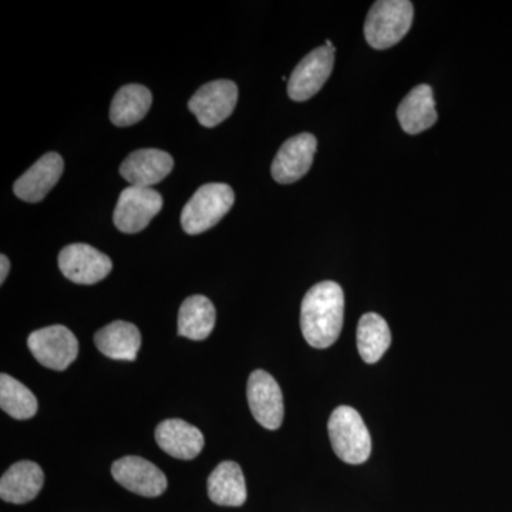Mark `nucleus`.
<instances>
[{
	"mask_svg": "<svg viewBox=\"0 0 512 512\" xmlns=\"http://www.w3.org/2000/svg\"><path fill=\"white\" fill-rule=\"evenodd\" d=\"M158 446L178 460H192L204 448V434L200 429L180 419L164 420L156 429Z\"/></svg>",
	"mask_w": 512,
	"mask_h": 512,
	"instance_id": "2eb2a0df",
	"label": "nucleus"
},
{
	"mask_svg": "<svg viewBox=\"0 0 512 512\" xmlns=\"http://www.w3.org/2000/svg\"><path fill=\"white\" fill-rule=\"evenodd\" d=\"M234 202V190L228 184L202 185L181 212L184 231L188 235H198L215 227L228 214Z\"/></svg>",
	"mask_w": 512,
	"mask_h": 512,
	"instance_id": "20e7f679",
	"label": "nucleus"
},
{
	"mask_svg": "<svg viewBox=\"0 0 512 512\" xmlns=\"http://www.w3.org/2000/svg\"><path fill=\"white\" fill-rule=\"evenodd\" d=\"M208 495L222 507H241L247 501V483L242 468L235 461H224L208 477Z\"/></svg>",
	"mask_w": 512,
	"mask_h": 512,
	"instance_id": "6ab92c4d",
	"label": "nucleus"
},
{
	"mask_svg": "<svg viewBox=\"0 0 512 512\" xmlns=\"http://www.w3.org/2000/svg\"><path fill=\"white\" fill-rule=\"evenodd\" d=\"M335 47L322 46L303 57L289 77L288 94L293 101H306L328 82L335 64Z\"/></svg>",
	"mask_w": 512,
	"mask_h": 512,
	"instance_id": "1a4fd4ad",
	"label": "nucleus"
},
{
	"mask_svg": "<svg viewBox=\"0 0 512 512\" xmlns=\"http://www.w3.org/2000/svg\"><path fill=\"white\" fill-rule=\"evenodd\" d=\"M94 343L110 359L134 362L141 348V333L133 323L116 320L94 335Z\"/></svg>",
	"mask_w": 512,
	"mask_h": 512,
	"instance_id": "a211bd4d",
	"label": "nucleus"
},
{
	"mask_svg": "<svg viewBox=\"0 0 512 512\" xmlns=\"http://www.w3.org/2000/svg\"><path fill=\"white\" fill-rule=\"evenodd\" d=\"M28 346L33 357L47 369L63 372L79 355V342L63 325L47 326L30 333Z\"/></svg>",
	"mask_w": 512,
	"mask_h": 512,
	"instance_id": "39448f33",
	"label": "nucleus"
},
{
	"mask_svg": "<svg viewBox=\"0 0 512 512\" xmlns=\"http://www.w3.org/2000/svg\"><path fill=\"white\" fill-rule=\"evenodd\" d=\"M238 101L237 84L231 80H215L204 84L188 101V109L201 126L217 127L227 120Z\"/></svg>",
	"mask_w": 512,
	"mask_h": 512,
	"instance_id": "0eeeda50",
	"label": "nucleus"
},
{
	"mask_svg": "<svg viewBox=\"0 0 512 512\" xmlns=\"http://www.w3.org/2000/svg\"><path fill=\"white\" fill-rule=\"evenodd\" d=\"M10 271L9 258L6 255L0 256V284H5Z\"/></svg>",
	"mask_w": 512,
	"mask_h": 512,
	"instance_id": "b1692460",
	"label": "nucleus"
},
{
	"mask_svg": "<svg viewBox=\"0 0 512 512\" xmlns=\"http://www.w3.org/2000/svg\"><path fill=\"white\" fill-rule=\"evenodd\" d=\"M217 312L210 299L192 295L185 299L178 313V335L191 340H205L214 330Z\"/></svg>",
	"mask_w": 512,
	"mask_h": 512,
	"instance_id": "aec40b11",
	"label": "nucleus"
},
{
	"mask_svg": "<svg viewBox=\"0 0 512 512\" xmlns=\"http://www.w3.org/2000/svg\"><path fill=\"white\" fill-rule=\"evenodd\" d=\"M64 170L63 158L47 153L13 185L16 197L26 202H40L59 183Z\"/></svg>",
	"mask_w": 512,
	"mask_h": 512,
	"instance_id": "4468645a",
	"label": "nucleus"
},
{
	"mask_svg": "<svg viewBox=\"0 0 512 512\" xmlns=\"http://www.w3.org/2000/svg\"><path fill=\"white\" fill-rule=\"evenodd\" d=\"M153 103V96L141 84H127L121 87L111 101L110 120L114 126L128 127L146 117Z\"/></svg>",
	"mask_w": 512,
	"mask_h": 512,
	"instance_id": "412c9836",
	"label": "nucleus"
},
{
	"mask_svg": "<svg viewBox=\"0 0 512 512\" xmlns=\"http://www.w3.org/2000/svg\"><path fill=\"white\" fill-rule=\"evenodd\" d=\"M392 333L389 325L377 313H365L357 325V350L369 365L379 362L390 348Z\"/></svg>",
	"mask_w": 512,
	"mask_h": 512,
	"instance_id": "4be33fe9",
	"label": "nucleus"
},
{
	"mask_svg": "<svg viewBox=\"0 0 512 512\" xmlns=\"http://www.w3.org/2000/svg\"><path fill=\"white\" fill-rule=\"evenodd\" d=\"M0 407L16 420H29L37 413L39 404L35 394L15 377L0 375Z\"/></svg>",
	"mask_w": 512,
	"mask_h": 512,
	"instance_id": "5701e85b",
	"label": "nucleus"
},
{
	"mask_svg": "<svg viewBox=\"0 0 512 512\" xmlns=\"http://www.w3.org/2000/svg\"><path fill=\"white\" fill-rule=\"evenodd\" d=\"M163 208V197L153 188L130 187L121 192L113 221L124 234H137L150 224Z\"/></svg>",
	"mask_w": 512,
	"mask_h": 512,
	"instance_id": "423d86ee",
	"label": "nucleus"
},
{
	"mask_svg": "<svg viewBox=\"0 0 512 512\" xmlns=\"http://www.w3.org/2000/svg\"><path fill=\"white\" fill-rule=\"evenodd\" d=\"M170 154L157 148H144L131 153L120 165V174L133 187L151 188L173 171Z\"/></svg>",
	"mask_w": 512,
	"mask_h": 512,
	"instance_id": "ddd939ff",
	"label": "nucleus"
},
{
	"mask_svg": "<svg viewBox=\"0 0 512 512\" xmlns=\"http://www.w3.org/2000/svg\"><path fill=\"white\" fill-rule=\"evenodd\" d=\"M328 431L333 451L340 460L353 466L369 460L372 437L362 416L353 407L339 406L333 410Z\"/></svg>",
	"mask_w": 512,
	"mask_h": 512,
	"instance_id": "f03ea898",
	"label": "nucleus"
},
{
	"mask_svg": "<svg viewBox=\"0 0 512 512\" xmlns=\"http://www.w3.org/2000/svg\"><path fill=\"white\" fill-rule=\"evenodd\" d=\"M318 141L313 134L302 133L289 138L279 148L271 173L276 183L292 184L301 180L311 170Z\"/></svg>",
	"mask_w": 512,
	"mask_h": 512,
	"instance_id": "f8f14e48",
	"label": "nucleus"
},
{
	"mask_svg": "<svg viewBox=\"0 0 512 512\" xmlns=\"http://www.w3.org/2000/svg\"><path fill=\"white\" fill-rule=\"evenodd\" d=\"M59 268L74 284L94 285L110 274L113 262L92 245L72 244L60 251Z\"/></svg>",
	"mask_w": 512,
	"mask_h": 512,
	"instance_id": "9d476101",
	"label": "nucleus"
},
{
	"mask_svg": "<svg viewBox=\"0 0 512 512\" xmlns=\"http://www.w3.org/2000/svg\"><path fill=\"white\" fill-rule=\"evenodd\" d=\"M414 8L409 0H380L370 8L365 22L367 43L376 50L397 45L413 25Z\"/></svg>",
	"mask_w": 512,
	"mask_h": 512,
	"instance_id": "7ed1b4c3",
	"label": "nucleus"
},
{
	"mask_svg": "<svg viewBox=\"0 0 512 512\" xmlns=\"http://www.w3.org/2000/svg\"><path fill=\"white\" fill-rule=\"evenodd\" d=\"M247 396L254 419L264 429L278 430L284 421V396L274 377L265 370H255L248 379Z\"/></svg>",
	"mask_w": 512,
	"mask_h": 512,
	"instance_id": "6e6552de",
	"label": "nucleus"
},
{
	"mask_svg": "<svg viewBox=\"0 0 512 512\" xmlns=\"http://www.w3.org/2000/svg\"><path fill=\"white\" fill-rule=\"evenodd\" d=\"M45 483L42 468L25 460L9 467L0 480V497L6 503L26 504L35 500Z\"/></svg>",
	"mask_w": 512,
	"mask_h": 512,
	"instance_id": "dca6fc26",
	"label": "nucleus"
},
{
	"mask_svg": "<svg viewBox=\"0 0 512 512\" xmlns=\"http://www.w3.org/2000/svg\"><path fill=\"white\" fill-rule=\"evenodd\" d=\"M397 119L403 130L412 136L433 127L437 121V110L431 87L427 84L414 87L400 103Z\"/></svg>",
	"mask_w": 512,
	"mask_h": 512,
	"instance_id": "f3484780",
	"label": "nucleus"
},
{
	"mask_svg": "<svg viewBox=\"0 0 512 512\" xmlns=\"http://www.w3.org/2000/svg\"><path fill=\"white\" fill-rule=\"evenodd\" d=\"M345 319V293L336 282L309 289L301 306L303 338L315 349H326L339 339Z\"/></svg>",
	"mask_w": 512,
	"mask_h": 512,
	"instance_id": "f257e3e1",
	"label": "nucleus"
},
{
	"mask_svg": "<svg viewBox=\"0 0 512 512\" xmlns=\"http://www.w3.org/2000/svg\"><path fill=\"white\" fill-rule=\"evenodd\" d=\"M111 474L126 490L141 497H160L167 490V477L163 471L141 457L120 458L111 467Z\"/></svg>",
	"mask_w": 512,
	"mask_h": 512,
	"instance_id": "9b49d317",
	"label": "nucleus"
}]
</instances>
